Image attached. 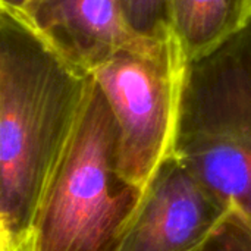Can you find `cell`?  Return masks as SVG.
Listing matches in <instances>:
<instances>
[{
    "label": "cell",
    "mask_w": 251,
    "mask_h": 251,
    "mask_svg": "<svg viewBox=\"0 0 251 251\" xmlns=\"http://www.w3.org/2000/svg\"><path fill=\"white\" fill-rule=\"evenodd\" d=\"M94 87L25 12L0 7V251H31L41 199Z\"/></svg>",
    "instance_id": "cell-1"
},
{
    "label": "cell",
    "mask_w": 251,
    "mask_h": 251,
    "mask_svg": "<svg viewBox=\"0 0 251 251\" xmlns=\"http://www.w3.org/2000/svg\"><path fill=\"white\" fill-rule=\"evenodd\" d=\"M144 191L118 171V129L94 87L41 199L31 251H118Z\"/></svg>",
    "instance_id": "cell-2"
},
{
    "label": "cell",
    "mask_w": 251,
    "mask_h": 251,
    "mask_svg": "<svg viewBox=\"0 0 251 251\" xmlns=\"http://www.w3.org/2000/svg\"><path fill=\"white\" fill-rule=\"evenodd\" d=\"M190 59L174 26L138 37L91 74L118 129V171L146 191L175 154Z\"/></svg>",
    "instance_id": "cell-3"
},
{
    "label": "cell",
    "mask_w": 251,
    "mask_h": 251,
    "mask_svg": "<svg viewBox=\"0 0 251 251\" xmlns=\"http://www.w3.org/2000/svg\"><path fill=\"white\" fill-rule=\"evenodd\" d=\"M229 209L174 154L150 181L118 251L194 250Z\"/></svg>",
    "instance_id": "cell-4"
},
{
    "label": "cell",
    "mask_w": 251,
    "mask_h": 251,
    "mask_svg": "<svg viewBox=\"0 0 251 251\" xmlns=\"http://www.w3.org/2000/svg\"><path fill=\"white\" fill-rule=\"evenodd\" d=\"M179 125L225 132L251 144V25L191 62Z\"/></svg>",
    "instance_id": "cell-5"
},
{
    "label": "cell",
    "mask_w": 251,
    "mask_h": 251,
    "mask_svg": "<svg viewBox=\"0 0 251 251\" xmlns=\"http://www.w3.org/2000/svg\"><path fill=\"white\" fill-rule=\"evenodd\" d=\"M25 13L71 62L88 72L140 37L126 24L122 0H32Z\"/></svg>",
    "instance_id": "cell-6"
},
{
    "label": "cell",
    "mask_w": 251,
    "mask_h": 251,
    "mask_svg": "<svg viewBox=\"0 0 251 251\" xmlns=\"http://www.w3.org/2000/svg\"><path fill=\"white\" fill-rule=\"evenodd\" d=\"M175 154L216 197L251 218V144L219 131L179 126Z\"/></svg>",
    "instance_id": "cell-7"
},
{
    "label": "cell",
    "mask_w": 251,
    "mask_h": 251,
    "mask_svg": "<svg viewBox=\"0 0 251 251\" xmlns=\"http://www.w3.org/2000/svg\"><path fill=\"white\" fill-rule=\"evenodd\" d=\"M171 22L196 62L250 26L251 0H172Z\"/></svg>",
    "instance_id": "cell-8"
},
{
    "label": "cell",
    "mask_w": 251,
    "mask_h": 251,
    "mask_svg": "<svg viewBox=\"0 0 251 251\" xmlns=\"http://www.w3.org/2000/svg\"><path fill=\"white\" fill-rule=\"evenodd\" d=\"M191 251H251V218L231 206L213 232Z\"/></svg>",
    "instance_id": "cell-9"
},
{
    "label": "cell",
    "mask_w": 251,
    "mask_h": 251,
    "mask_svg": "<svg viewBox=\"0 0 251 251\" xmlns=\"http://www.w3.org/2000/svg\"><path fill=\"white\" fill-rule=\"evenodd\" d=\"M172 0H122L126 24L140 37H153L172 26Z\"/></svg>",
    "instance_id": "cell-10"
},
{
    "label": "cell",
    "mask_w": 251,
    "mask_h": 251,
    "mask_svg": "<svg viewBox=\"0 0 251 251\" xmlns=\"http://www.w3.org/2000/svg\"><path fill=\"white\" fill-rule=\"evenodd\" d=\"M32 0H0V7L25 12Z\"/></svg>",
    "instance_id": "cell-11"
}]
</instances>
